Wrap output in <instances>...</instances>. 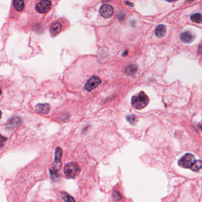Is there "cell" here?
<instances>
[{"label": "cell", "mask_w": 202, "mask_h": 202, "mask_svg": "<svg viewBox=\"0 0 202 202\" xmlns=\"http://www.w3.org/2000/svg\"><path fill=\"white\" fill-rule=\"evenodd\" d=\"M149 102V99L143 91H141L137 94L133 95L131 100L132 106L137 110L145 108L148 104Z\"/></svg>", "instance_id": "cell-1"}, {"label": "cell", "mask_w": 202, "mask_h": 202, "mask_svg": "<svg viewBox=\"0 0 202 202\" xmlns=\"http://www.w3.org/2000/svg\"><path fill=\"white\" fill-rule=\"evenodd\" d=\"M64 174L69 178L76 177L81 172V168L75 162H70L67 163L64 167Z\"/></svg>", "instance_id": "cell-2"}, {"label": "cell", "mask_w": 202, "mask_h": 202, "mask_svg": "<svg viewBox=\"0 0 202 202\" xmlns=\"http://www.w3.org/2000/svg\"><path fill=\"white\" fill-rule=\"evenodd\" d=\"M195 161L194 156L190 153H188L185 154L179 159L178 165L180 167L184 168H190Z\"/></svg>", "instance_id": "cell-3"}, {"label": "cell", "mask_w": 202, "mask_h": 202, "mask_svg": "<svg viewBox=\"0 0 202 202\" xmlns=\"http://www.w3.org/2000/svg\"><path fill=\"white\" fill-rule=\"evenodd\" d=\"M101 80L98 77L93 76L87 81L84 86V88L87 91H91L97 87L98 85L101 84Z\"/></svg>", "instance_id": "cell-4"}, {"label": "cell", "mask_w": 202, "mask_h": 202, "mask_svg": "<svg viewBox=\"0 0 202 202\" xmlns=\"http://www.w3.org/2000/svg\"><path fill=\"white\" fill-rule=\"evenodd\" d=\"M63 155L62 150L60 148L57 147L55 151V157H54V161L53 165L52 171L57 172L61 168V162H60V158H62Z\"/></svg>", "instance_id": "cell-5"}, {"label": "cell", "mask_w": 202, "mask_h": 202, "mask_svg": "<svg viewBox=\"0 0 202 202\" xmlns=\"http://www.w3.org/2000/svg\"><path fill=\"white\" fill-rule=\"evenodd\" d=\"M52 3L50 1L43 0L40 1L36 6V9L39 13H46L50 9Z\"/></svg>", "instance_id": "cell-6"}, {"label": "cell", "mask_w": 202, "mask_h": 202, "mask_svg": "<svg viewBox=\"0 0 202 202\" xmlns=\"http://www.w3.org/2000/svg\"><path fill=\"white\" fill-rule=\"evenodd\" d=\"M99 12L102 17L110 18L113 15L114 13V9L110 5L103 4L100 8Z\"/></svg>", "instance_id": "cell-7"}, {"label": "cell", "mask_w": 202, "mask_h": 202, "mask_svg": "<svg viewBox=\"0 0 202 202\" xmlns=\"http://www.w3.org/2000/svg\"><path fill=\"white\" fill-rule=\"evenodd\" d=\"M195 39V35L190 31H185L180 35L181 40L185 43L192 42Z\"/></svg>", "instance_id": "cell-8"}, {"label": "cell", "mask_w": 202, "mask_h": 202, "mask_svg": "<svg viewBox=\"0 0 202 202\" xmlns=\"http://www.w3.org/2000/svg\"><path fill=\"white\" fill-rule=\"evenodd\" d=\"M166 33V27L163 24H160L155 30V34L159 38L163 37Z\"/></svg>", "instance_id": "cell-9"}, {"label": "cell", "mask_w": 202, "mask_h": 202, "mask_svg": "<svg viewBox=\"0 0 202 202\" xmlns=\"http://www.w3.org/2000/svg\"><path fill=\"white\" fill-rule=\"evenodd\" d=\"M36 109L39 113L47 114L50 110V106L47 104H39L36 105Z\"/></svg>", "instance_id": "cell-10"}, {"label": "cell", "mask_w": 202, "mask_h": 202, "mask_svg": "<svg viewBox=\"0 0 202 202\" xmlns=\"http://www.w3.org/2000/svg\"><path fill=\"white\" fill-rule=\"evenodd\" d=\"M62 28V25L59 22H54L53 23L50 28V31L52 34H56L59 33V31L61 30Z\"/></svg>", "instance_id": "cell-11"}, {"label": "cell", "mask_w": 202, "mask_h": 202, "mask_svg": "<svg viewBox=\"0 0 202 202\" xmlns=\"http://www.w3.org/2000/svg\"><path fill=\"white\" fill-rule=\"evenodd\" d=\"M21 123V120L20 118L15 117L10 120L8 123V127L9 128H14L15 127L18 126Z\"/></svg>", "instance_id": "cell-12"}, {"label": "cell", "mask_w": 202, "mask_h": 202, "mask_svg": "<svg viewBox=\"0 0 202 202\" xmlns=\"http://www.w3.org/2000/svg\"><path fill=\"white\" fill-rule=\"evenodd\" d=\"M13 5L17 11H20L24 7V2L22 0H15L13 1Z\"/></svg>", "instance_id": "cell-13"}, {"label": "cell", "mask_w": 202, "mask_h": 202, "mask_svg": "<svg viewBox=\"0 0 202 202\" xmlns=\"http://www.w3.org/2000/svg\"><path fill=\"white\" fill-rule=\"evenodd\" d=\"M191 20L193 22L200 24L202 21V18H201V14L200 13H195L191 15Z\"/></svg>", "instance_id": "cell-14"}, {"label": "cell", "mask_w": 202, "mask_h": 202, "mask_svg": "<svg viewBox=\"0 0 202 202\" xmlns=\"http://www.w3.org/2000/svg\"><path fill=\"white\" fill-rule=\"evenodd\" d=\"M137 70V67L136 65L132 64L128 66L126 68V72L129 74V75H134Z\"/></svg>", "instance_id": "cell-15"}, {"label": "cell", "mask_w": 202, "mask_h": 202, "mask_svg": "<svg viewBox=\"0 0 202 202\" xmlns=\"http://www.w3.org/2000/svg\"><path fill=\"white\" fill-rule=\"evenodd\" d=\"M201 163H202V162H201V160L195 161L190 168L193 171L198 172L201 168Z\"/></svg>", "instance_id": "cell-16"}, {"label": "cell", "mask_w": 202, "mask_h": 202, "mask_svg": "<svg viewBox=\"0 0 202 202\" xmlns=\"http://www.w3.org/2000/svg\"><path fill=\"white\" fill-rule=\"evenodd\" d=\"M62 196L66 202H75V199L72 196H70V195L66 193H62Z\"/></svg>", "instance_id": "cell-17"}, {"label": "cell", "mask_w": 202, "mask_h": 202, "mask_svg": "<svg viewBox=\"0 0 202 202\" xmlns=\"http://www.w3.org/2000/svg\"><path fill=\"white\" fill-rule=\"evenodd\" d=\"M127 119L128 120V121L134 125L136 123L137 121V118L134 116V115H131V116H129L127 117Z\"/></svg>", "instance_id": "cell-18"}, {"label": "cell", "mask_w": 202, "mask_h": 202, "mask_svg": "<svg viewBox=\"0 0 202 202\" xmlns=\"http://www.w3.org/2000/svg\"><path fill=\"white\" fill-rule=\"evenodd\" d=\"M113 197L115 199V200H116V201L120 200L121 198V195L120 194V193L118 191H114V193L113 194Z\"/></svg>", "instance_id": "cell-19"}, {"label": "cell", "mask_w": 202, "mask_h": 202, "mask_svg": "<svg viewBox=\"0 0 202 202\" xmlns=\"http://www.w3.org/2000/svg\"><path fill=\"white\" fill-rule=\"evenodd\" d=\"M6 140V138L0 134V147L2 146Z\"/></svg>", "instance_id": "cell-20"}, {"label": "cell", "mask_w": 202, "mask_h": 202, "mask_svg": "<svg viewBox=\"0 0 202 202\" xmlns=\"http://www.w3.org/2000/svg\"><path fill=\"white\" fill-rule=\"evenodd\" d=\"M1 112L0 111V118H1Z\"/></svg>", "instance_id": "cell-21"}, {"label": "cell", "mask_w": 202, "mask_h": 202, "mask_svg": "<svg viewBox=\"0 0 202 202\" xmlns=\"http://www.w3.org/2000/svg\"><path fill=\"white\" fill-rule=\"evenodd\" d=\"M1 89H0V95H1Z\"/></svg>", "instance_id": "cell-22"}]
</instances>
